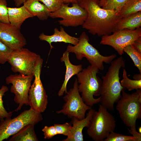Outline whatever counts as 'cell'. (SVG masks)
Instances as JSON below:
<instances>
[{"instance_id": "obj_1", "label": "cell", "mask_w": 141, "mask_h": 141, "mask_svg": "<svg viewBox=\"0 0 141 141\" xmlns=\"http://www.w3.org/2000/svg\"><path fill=\"white\" fill-rule=\"evenodd\" d=\"M99 0H83L79 5L85 9L87 17L82 27L93 35L99 36L111 34L121 19L114 10L103 9Z\"/></svg>"}, {"instance_id": "obj_2", "label": "cell", "mask_w": 141, "mask_h": 141, "mask_svg": "<svg viewBox=\"0 0 141 141\" xmlns=\"http://www.w3.org/2000/svg\"><path fill=\"white\" fill-rule=\"evenodd\" d=\"M110 63L106 74L102 77L100 102L107 110L113 111L114 104L117 102L121 97V91L125 89L121 84L119 73L120 69L125 67V62L120 56Z\"/></svg>"}, {"instance_id": "obj_3", "label": "cell", "mask_w": 141, "mask_h": 141, "mask_svg": "<svg viewBox=\"0 0 141 141\" xmlns=\"http://www.w3.org/2000/svg\"><path fill=\"white\" fill-rule=\"evenodd\" d=\"M99 69L96 67L90 65L83 69L77 76L79 92L85 103L92 107L100 102L101 96L95 98L94 96H100L102 80L97 76Z\"/></svg>"}, {"instance_id": "obj_4", "label": "cell", "mask_w": 141, "mask_h": 141, "mask_svg": "<svg viewBox=\"0 0 141 141\" xmlns=\"http://www.w3.org/2000/svg\"><path fill=\"white\" fill-rule=\"evenodd\" d=\"M117 102L116 109L120 118L130 129L136 131L137 120L141 118V89L129 94L123 90Z\"/></svg>"}, {"instance_id": "obj_5", "label": "cell", "mask_w": 141, "mask_h": 141, "mask_svg": "<svg viewBox=\"0 0 141 141\" xmlns=\"http://www.w3.org/2000/svg\"><path fill=\"white\" fill-rule=\"evenodd\" d=\"M78 38L77 44L74 46L69 45L66 50L69 53H74L78 60H81L83 57H85L91 65L103 70L104 68L103 63H110L116 57L115 54L106 56L101 55L89 43V37L85 32L81 33Z\"/></svg>"}, {"instance_id": "obj_6", "label": "cell", "mask_w": 141, "mask_h": 141, "mask_svg": "<svg viewBox=\"0 0 141 141\" xmlns=\"http://www.w3.org/2000/svg\"><path fill=\"white\" fill-rule=\"evenodd\" d=\"M116 126L114 116L107 109L100 104L98 111H95L91 120L87 133L95 141H103Z\"/></svg>"}, {"instance_id": "obj_7", "label": "cell", "mask_w": 141, "mask_h": 141, "mask_svg": "<svg viewBox=\"0 0 141 141\" xmlns=\"http://www.w3.org/2000/svg\"><path fill=\"white\" fill-rule=\"evenodd\" d=\"M43 119L41 113L30 108L24 111L13 118H6L0 121V141L7 139L26 125L30 124L35 125Z\"/></svg>"}, {"instance_id": "obj_8", "label": "cell", "mask_w": 141, "mask_h": 141, "mask_svg": "<svg viewBox=\"0 0 141 141\" xmlns=\"http://www.w3.org/2000/svg\"><path fill=\"white\" fill-rule=\"evenodd\" d=\"M42 59L39 55L23 48L13 50L8 62L13 72L29 75H34L36 66Z\"/></svg>"}, {"instance_id": "obj_9", "label": "cell", "mask_w": 141, "mask_h": 141, "mask_svg": "<svg viewBox=\"0 0 141 141\" xmlns=\"http://www.w3.org/2000/svg\"><path fill=\"white\" fill-rule=\"evenodd\" d=\"M78 83L76 79L73 87L70 89L63 97L65 102L62 109L56 111L57 114H62L72 118L75 117L80 120L85 118L86 111L92 108L86 105L80 96L78 89Z\"/></svg>"}, {"instance_id": "obj_10", "label": "cell", "mask_w": 141, "mask_h": 141, "mask_svg": "<svg viewBox=\"0 0 141 141\" xmlns=\"http://www.w3.org/2000/svg\"><path fill=\"white\" fill-rule=\"evenodd\" d=\"M43 63L42 59L36 67L34 73V79L29 90L28 97L30 108L41 113L45 110L48 103V96L40 77Z\"/></svg>"}, {"instance_id": "obj_11", "label": "cell", "mask_w": 141, "mask_h": 141, "mask_svg": "<svg viewBox=\"0 0 141 141\" xmlns=\"http://www.w3.org/2000/svg\"><path fill=\"white\" fill-rule=\"evenodd\" d=\"M34 77L33 74L26 75L19 73L11 74L6 78V84L12 85L10 92L14 94V101L19 104L15 111L20 110L24 105H28V92Z\"/></svg>"}, {"instance_id": "obj_12", "label": "cell", "mask_w": 141, "mask_h": 141, "mask_svg": "<svg viewBox=\"0 0 141 141\" xmlns=\"http://www.w3.org/2000/svg\"><path fill=\"white\" fill-rule=\"evenodd\" d=\"M72 4V7H69V4L63 3L58 9L51 12L49 17L52 18H62V20L58 22L60 25L65 27L82 26L87 18V12L78 4Z\"/></svg>"}, {"instance_id": "obj_13", "label": "cell", "mask_w": 141, "mask_h": 141, "mask_svg": "<svg viewBox=\"0 0 141 141\" xmlns=\"http://www.w3.org/2000/svg\"><path fill=\"white\" fill-rule=\"evenodd\" d=\"M112 34L102 36L100 43L112 47L119 54H124V48L132 44L134 42L141 37V28L134 30L125 29L115 31Z\"/></svg>"}, {"instance_id": "obj_14", "label": "cell", "mask_w": 141, "mask_h": 141, "mask_svg": "<svg viewBox=\"0 0 141 141\" xmlns=\"http://www.w3.org/2000/svg\"><path fill=\"white\" fill-rule=\"evenodd\" d=\"M20 29L10 23L0 21V40L13 50L23 48L27 42Z\"/></svg>"}, {"instance_id": "obj_15", "label": "cell", "mask_w": 141, "mask_h": 141, "mask_svg": "<svg viewBox=\"0 0 141 141\" xmlns=\"http://www.w3.org/2000/svg\"><path fill=\"white\" fill-rule=\"evenodd\" d=\"M95 111L91 108L88 111L85 118L81 120H79L75 117L72 118L71 123L73 125L69 135L63 141H83L84 140L82 131L84 128H88L90 121Z\"/></svg>"}, {"instance_id": "obj_16", "label": "cell", "mask_w": 141, "mask_h": 141, "mask_svg": "<svg viewBox=\"0 0 141 141\" xmlns=\"http://www.w3.org/2000/svg\"><path fill=\"white\" fill-rule=\"evenodd\" d=\"M60 28L59 31L57 28H55L54 30V33L51 35H46L43 32L39 37L40 40L46 41L49 44L50 47L49 53L51 49L54 48L51 45L52 42H63L71 44L74 45L78 42V38L69 35L62 27H60Z\"/></svg>"}, {"instance_id": "obj_17", "label": "cell", "mask_w": 141, "mask_h": 141, "mask_svg": "<svg viewBox=\"0 0 141 141\" xmlns=\"http://www.w3.org/2000/svg\"><path fill=\"white\" fill-rule=\"evenodd\" d=\"M60 60L61 62H63L64 63L66 71L64 80L58 93V95L59 96L63 95L64 93L65 94L67 93V86L69 80L73 75L77 74L83 69L82 64L76 65L71 63L69 59V53L66 51L63 53Z\"/></svg>"}, {"instance_id": "obj_18", "label": "cell", "mask_w": 141, "mask_h": 141, "mask_svg": "<svg viewBox=\"0 0 141 141\" xmlns=\"http://www.w3.org/2000/svg\"><path fill=\"white\" fill-rule=\"evenodd\" d=\"M7 9L10 23L19 28L26 19L34 17L28 11L24 5L18 8L8 7Z\"/></svg>"}, {"instance_id": "obj_19", "label": "cell", "mask_w": 141, "mask_h": 141, "mask_svg": "<svg viewBox=\"0 0 141 141\" xmlns=\"http://www.w3.org/2000/svg\"><path fill=\"white\" fill-rule=\"evenodd\" d=\"M23 4L30 14L41 20L47 19L51 13L46 6L40 3L38 0H27Z\"/></svg>"}, {"instance_id": "obj_20", "label": "cell", "mask_w": 141, "mask_h": 141, "mask_svg": "<svg viewBox=\"0 0 141 141\" xmlns=\"http://www.w3.org/2000/svg\"><path fill=\"white\" fill-rule=\"evenodd\" d=\"M141 26V11L121 19L114 29L116 31L125 29L134 30Z\"/></svg>"}, {"instance_id": "obj_21", "label": "cell", "mask_w": 141, "mask_h": 141, "mask_svg": "<svg viewBox=\"0 0 141 141\" xmlns=\"http://www.w3.org/2000/svg\"><path fill=\"white\" fill-rule=\"evenodd\" d=\"M33 124L24 126L12 136L9 141H38V140L34 130Z\"/></svg>"}, {"instance_id": "obj_22", "label": "cell", "mask_w": 141, "mask_h": 141, "mask_svg": "<svg viewBox=\"0 0 141 141\" xmlns=\"http://www.w3.org/2000/svg\"><path fill=\"white\" fill-rule=\"evenodd\" d=\"M141 11V0H128L118 13L122 18Z\"/></svg>"}, {"instance_id": "obj_23", "label": "cell", "mask_w": 141, "mask_h": 141, "mask_svg": "<svg viewBox=\"0 0 141 141\" xmlns=\"http://www.w3.org/2000/svg\"><path fill=\"white\" fill-rule=\"evenodd\" d=\"M123 51L130 57L141 74V52L137 50L132 44L125 47Z\"/></svg>"}, {"instance_id": "obj_24", "label": "cell", "mask_w": 141, "mask_h": 141, "mask_svg": "<svg viewBox=\"0 0 141 141\" xmlns=\"http://www.w3.org/2000/svg\"><path fill=\"white\" fill-rule=\"evenodd\" d=\"M122 77L120 83L121 86L125 89H127L129 91L141 89V79H131L127 76L126 70L124 69H123Z\"/></svg>"}, {"instance_id": "obj_25", "label": "cell", "mask_w": 141, "mask_h": 141, "mask_svg": "<svg viewBox=\"0 0 141 141\" xmlns=\"http://www.w3.org/2000/svg\"><path fill=\"white\" fill-rule=\"evenodd\" d=\"M128 0H107L102 8L106 9L114 10L118 14Z\"/></svg>"}, {"instance_id": "obj_26", "label": "cell", "mask_w": 141, "mask_h": 141, "mask_svg": "<svg viewBox=\"0 0 141 141\" xmlns=\"http://www.w3.org/2000/svg\"><path fill=\"white\" fill-rule=\"evenodd\" d=\"M8 87L3 85L0 89V120L2 121L5 119L11 118L13 111L8 112L4 108L3 105L2 97L5 93L8 90Z\"/></svg>"}, {"instance_id": "obj_27", "label": "cell", "mask_w": 141, "mask_h": 141, "mask_svg": "<svg viewBox=\"0 0 141 141\" xmlns=\"http://www.w3.org/2000/svg\"><path fill=\"white\" fill-rule=\"evenodd\" d=\"M104 141H138L137 139L133 136L122 135L114 132L110 133Z\"/></svg>"}, {"instance_id": "obj_28", "label": "cell", "mask_w": 141, "mask_h": 141, "mask_svg": "<svg viewBox=\"0 0 141 141\" xmlns=\"http://www.w3.org/2000/svg\"><path fill=\"white\" fill-rule=\"evenodd\" d=\"M13 51L0 40V64H3L8 62Z\"/></svg>"}, {"instance_id": "obj_29", "label": "cell", "mask_w": 141, "mask_h": 141, "mask_svg": "<svg viewBox=\"0 0 141 141\" xmlns=\"http://www.w3.org/2000/svg\"><path fill=\"white\" fill-rule=\"evenodd\" d=\"M42 2L51 12L58 9L64 3L62 0H38Z\"/></svg>"}, {"instance_id": "obj_30", "label": "cell", "mask_w": 141, "mask_h": 141, "mask_svg": "<svg viewBox=\"0 0 141 141\" xmlns=\"http://www.w3.org/2000/svg\"><path fill=\"white\" fill-rule=\"evenodd\" d=\"M7 5L6 0H0V21L9 23Z\"/></svg>"}, {"instance_id": "obj_31", "label": "cell", "mask_w": 141, "mask_h": 141, "mask_svg": "<svg viewBox=\"0 0 141 141\" xmlns=\"http://www.w3.org/2000/svg\"><path fill=\"white\" fill-rule=\"evenodd\" d=\"M58 134H62L68 136L70 133L72 126L68 123L66 122L63 124H54Z\"/></svg>"}, {"instance_id": "obj_32", "label": "cell", "mask_w": 141, "mask_h": 141, "mask_svg": "<svg viewBox=\"0 0 141 141\" xmlns=\"http://www.w3.org/2000/svg\"><path fill=\"white\" fill-rule=\"evenodd\" d=\"M42 131L44 133V139H50L58 134L56 128L54 125L49 127L45 126L42 130Z\"/></svg>"}, {"instance_id": "obj_33", "label": "cell", "mask_w": 141, "mask_h": 141, "mask_svg": "<svg viewBox=\"0 0 141 141\" xmlns=\"http://www.w3.org/2000/svg\"><path fill=\"white\" fill-rule=\"evenodd\" d=\"M132 44L137 50L141 52V37L135 41Z\"/></svg>"}, {"instance_id": "obj_34", "label": "cell", "mask_w": 141, "mask_h": 141, "mask_svg": "<svg viewBox=\"0 0 141 141\" xmlns=\"http://www.w3.org/2000/svg\"><path fill=\"white\" fill-rule=\"evenodd\" d=\"M127 129L129 132L132 134L133 136L136 137L138 141H141V133L138 132L136 130H132L128 128H127Z\"/></svg>"}, {"instance_id": "obj_35", "label": "cell", "mask_w": 141, "mask_h": 141, "mask_svg": "<svg viewBox=\"0 0 141 141\" xmlns=\"http://www.w3.org/2000/svg\"><path fill=\"white\" fill-rule=\"evenodd\" d=\"M64 3L69 4L72 3L79 4L83 0H62Z\"/></svg>"}, {"instance_id": "obj_36", "label": "cell", "mask_w": 141, "mask_h": 141, "mask_svg": "<svg viewBox=\"0 0 141 141\" xmlns=\"http://www.w3.org/2000/svg\"><path fill=\"white\" fill-rule=\"evenodd\" d=\"M27 0H13L16 6L17 7H19Z\"/></svg>"}, {"instance_id": "obj_37", "label": "cell", "mask_w": 141, "mask_h": 141, "mask_svg": "<svg viewBox=\"0 0 141 141\" xmlns=\"http://www.w3.org/2000/svg\"><path fill=\"white\" fill-rule=\"evenodd\" d=\"M134 80H139L141 79V74L135 75L133 77Z\"/></svg>"}, {"instance_id": "obj_38", "label": "cell", "mask_w": 141, "mask_h": 141, "mask_svg": "<svg viewBox=\"0 0 141 141\" xmlns=\"http://www.w3.org/2000/svg\"><path fill=\"white\" fill-rule=\"evenodd\" d=\"M107 0H99V5L100 7H102L105 4Z\"/></svg>"}, {"instance_id": "obj_39", "label": "cell", "mask_w": 141, "mask_h": 141, "mask_svg": "<svg viewBox=\"0 0 141 141\" xmlns=\"http://www.w3.org/2000/svg\"><path fill=\"white\" fill-rule=\"evenodd\" d=\"M138 129L139 133H141V127H139L138 128Z\"/></svg>"}]
</instances>
